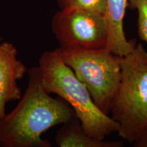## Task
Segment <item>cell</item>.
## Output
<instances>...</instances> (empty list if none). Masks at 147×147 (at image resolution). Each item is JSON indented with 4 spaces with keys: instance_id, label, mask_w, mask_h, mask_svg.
I'll return each mask as SVG.
<instances>
[{
    "instance_id": "5",
    "label": "cell",
    "mask_w": 147,
    "mask_h": 147,
    "mask_svg": "<svg viewBox=\"0 0 147 147\" xmlns=\"http://www.w3.org/2000/svg\"><path fill=\"white\" fill-rule=\"evenodd\" d=\"M51 29L61 48H107L105 16L86 9L69 8L54 14Z\"/></svg>"
},
{
    "instance_id": "4",
    "label": "cell",
    "mask_w": 147,
    "mask_h": 147,
    "mask_svg": "<svg viewBox=\"0 0 147 147\" xmlns=\"http://www.w3.org/2000/svg\"><path fill=\"white\" fill-rule=\"evenodd\" d=\"M63 61L84 84L95 105L109 115L121 78V57L107 48H57Z\"/></svg>"
},
{
    "instance_id": "6",
    "label": "cell",
    "mask_w": 147,
    "mask_h": 147,
    "mask_svg": "<svg viewBox=\"0 0 147 147\" xmlns=\"http://www.w3.org/2000/svg\"><path fill=\"white\" fill-rule=\"evenodd\" d=\"M27 71L15 46L9 42L0 44V121L7 113V104L18 101L23 95L18 84Z\"/></svg>"
},
{
    "instance_id": "8",
    "label": "cell",
    "mask_w": 147,
    "mask_h": 147,
    "mask_svg": "<svg viewBox=\"0 0 147 147\" xmlns=\"http://www.w3.org/2000/svg\"><path fill=\"white\" fill-rule=\"evenodd\" d=\"M59 147H122L123 141H108L94 138L84 129L80 121L75 118L63 123L55 136Z\"/></svg>"
},
{
    "instance_id": "2",
    "label": "cell",
    "mask_w": 147,
    "mask_h": 147,
    "mask_svg": "<svg viewBox=\"0 0 147 147\" xmlns=\"http://www.w3.org/2000/svg\"><path fill=\"white\" fill-rule=\"evenodd\" d=\"M38 67L44 89L57 95L73 108L89 136L104 140L117 132L118 123L97 108L87 87L65 63L57 49L42 53Z\"/></svg>"
},
{
    "instance_id": "9",
    "label": "cell",
    "mask_w": 147,
    "mask_h": 147,
    "mask_svg": "<svg viewBox=\"0 0 147 147\" xmlns=\"http://www.w3.org/2000/svg\"><path fill=\"white\" fill-rule=\"evenodd\" d=\"M60 10L69 8L86 9L105 16L107 9L106 0H56Z\"/></svg>"
},
{
    "instance_id": "3",
    "label": "cell",
    "mask_w": 147,
    "mask_h": 147,
    "mask_svg": "<svg viewBox=\"0 0 147 147\" xmlns=\"http://www.w3.org/2000/svg\"><path fill=\"white\" fill-rule=\"evenodd\" d=\"M117 133L132 144L147 130V51L142 44L121 57V78L110 108Z\"/></svg>"
},
{
    "instance_id": "10",
    "label": "cell",
    "mask_w": 147,
    "mask_h": 147,
    "mask_svg": "<svg viewBox=\"0 0 147 147\" xmlns=\"http://www.w3.org/2000/svg\"><path fill=\"white\" fill-rule=\"evenodd\" d=\"M128 7L137 10L139 37L147 44V0H128Z\"/></svg>"
},
{
    "instance_id": "1",
    "label": "cell",
    "mask_w": 147,
    "mask_h": 147,
    "mask_svg": "<svg viewBox=\"0 0 147 147\" xmlns=\"http://www.w3.org/2000/svg\"><path fill=\"white\" fill-rule=\"evenodd\" d=\"M27 74L28 84L18 104L0 121L1 147H51L42 134L76 118L65 101L54 98L44 89L38 66Z\"/></svg>"
},
{
    "instance_id": "7",
    "label": "cell",
    "mask_w": 147,
    "mask_h": 147,
    "mask_svg": "<svg viewBox=\"0 0 147 147\" xmlns=\"http://www.w3.org/2000/svg\"><path fill=\"white\" fill-rule=\"evenodd\" d=\"M105 19L107 26V49L114 54L124 57L136 45L134 40H127L123 29V19L128 7V0H106Z\"/></svg>"
},
{
    "instance_id": "11",
    "label": "cell",
    "mask_w": 147,
    "mask_h": 147,
    "mask_svg": "<svg viewBox=\"0 0 147 147\" xmlns=\"http://www.w3.org/2000/svg\"><path fill=\"white\" fill-rule=\"evenodd\" d=\"M134 147H147V130L132 144Z\"/></svg>"
}]
</instances>
